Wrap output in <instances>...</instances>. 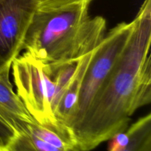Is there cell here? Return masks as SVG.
Masks as SVG:
<instances>
[{
  "label": "cell",
  "instance_id": "6da1fadb",
  "mask_svg": "<svg viewBox=\"0 0 151 151\" xmlns=\"http://www.w3.org/2000/svg\"><path fill=\"white\" fill-rule=\"evenodd\" d=\"M131 37L81 122L71 130L80 151H90L129 126L151 101V0L134 19Z\"/></svg>",
  "mask_w": 151,
  "mask_h": 151
},
{
  "label": "cell",
  "instance_id": "7a4b0ae2",
  "mask_svg": "<svg viewBox=\"0 0 151 151\" xmlns=\"http://www.w3.org/2000/svg\"><path fill=\"white\" fill-rule=\"evenodd\" d=\"M91 1L37 7L25 35V52L47 65L50 74L97 48L106 35V22L101 16L90 17Z\"/></svg>",
  "mask_w": 151,
  "mask_h": 151
},
{
  "label": "cell",
  "instance_id": "3957f363",
  "mask_svg": "<svg viewBox=\"0 0 151 151\" xmlns=\"http://www.w3.org/2000/svg\"><path fill=\"white\" fill-rule=\"evenodd\" d=\"M11 69L16 94L34 119L59 123L53 111L55 83L47 65L24 52L12 61Z\"/></svg>",
  "mask_w": 151,
  "mask_h": 151
},
{
  "label": "cell",
  "instance_id": "277c9868",
  "mask_svg": "<svg viewBox=\"0 0 151 151\" xmlns=\"http://www.w3.org/2000/svg\"><path fill=\"white\" fill-rule=\"evenodd\" d=\"M134 28V20L122 22L106 34L96 49L86 72L78 102V111L69 131L83 117L93 99L126 46Z\"/></svg>",
  "mask_w": 151,
  "mask_h": 151
},
{
  "label": "cell",
  "instance_id": "5b68a950",
  "mask_svg": "<svg viewBox=\"0 0 151 151\" xmlns=\"http://www.w3.org/2000/svg\"><path fill=\"white\" fill-rule=\"evenodd\" d=\"M37 7V0H4L0 4V69L19 55Z\"/></svg>",
  "mask_w": 151,
  "mask_h": 151
},
{
  "label": "cell",
  "instance_id": "8992f818",
  "mask_svg": "<svg viewBox=\"0 0 151 151\" xmlns=\"http://www.w3.org/2000/svg\"><path fill=\"white\" fill-rule=\"evenodd\" d=\"M7 151H80L70 131L60 123L35 122L9 142Z\"/></svg>",
  "mask_w": 151,
  "mask_h": 151
},
{
  "label": "cell",
  "instance_id": "52a82bcc",
  "mask_svg": "<svg viewBox=\"0 0 151 151\" xmlns=\"http://www.w3.org/2000/svg\"><path fill=\"white\" fill-rule=\"evenodd\" d=\"M11 64L0 69V148L36 122L16 93L10 80Z\"/></svg>",
  "mask_w": 151,
  "mask_h": 151
},
{
  "label": "cell",
  "instance_id": "ba28073f",
  "mask_svg": "<svg viewBox=\"0 0 151 151\" xmlns=\"http://www.w3.org/2000/svg\"><path fill=\"white\" fill-rule=\"evenodd\" d=\"M96 49L87 53L79 60L76 72L71 80L67 88L62 94L55 109L54 114L58 122L69 129L76 116L81 86L87 68Z\"/></svg>",
  "mask_w": 151,
  "mask_h": 151
},
{
  "label": "cell",
  "instance_id": "9c48e42d",
  "mask_svg": "<svg viewBox=\"0 0 151 151\" xmlns=\"http://www.w3.org/2000/svg\"><path fill=\"white\" fill-rule=\"evenodd\" d=\"M129 145L123 151H151V114L139 118L131 126Z\"/></svg>",
  "mask_w": 151,
  "mask_h": 151
},
{
  "label": "cell",
  "instance_id": "30bf717a",
  "mask_svg": "<svg viewBox=\"0 0 151 151\" xmlns=\"http://www.w3.org/2000/svg\"><path fill=\"white\" fill-rule=\"evenodd\" d=\"M109 140L108 151H123L129 145L131 134L128 128L114 135Z\"/></svg>",
  "mask_w": 151,
  "mask_h": 151
},
{
  "label": "cell",
  "instance_id": "8fae6325",
  "mask_svg": "<svg viewBox=\"0 0 151 151\" xmlns=\"http://www.w3.org/2000/svg\"><path fill=\"white\" fill-rule=\"evenodd\" d=\"M80 0H37V7H55Z\"/></svg>",
  "mask_w": 151,
  "mask_h": 151
},
{
  "label": "cell",
  "instance_id": "7c38bea8",
  "mask_svg": "<svg viewBox=\"0 0 151 151\" xmlns=\"http://www.w3.org/2000/svg\"><path fill=\"white\" fill-rule=\"evenodd\" d=\"M0 151H7L5 149H2V148H0Z\"/></svg>",
  "mask_w": 151,
  "mask_h": 151
},
{
  "label": "cell",
  "instance_id": "4fadbf2b",
  "mask_svg": "<svg viewBox=\"0 0 151 151\" xmlns=\"http://www.w3.org/2000/svg\"><path fill=\"white\" fill-rule=\"evenodd\" d=\"M4 1V0H0V4H1V2H3Z\"/></svg>",
  "mask_w": 151,
  "mask_h": 151
}]
</instances>
